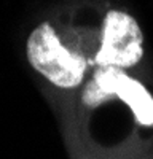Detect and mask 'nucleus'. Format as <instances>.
<instances>
[{
  "label": "nucleus",
  "instance_id": "obj_1",
  "mask_svg": "<svg viewBox=\"0 0 153 159\" xmlns=\"http://www.w3.org/2000/svg\"><path fill=\"white\" fill-rule=\"evenodd\" d=\"M26 54L32 69L56 88L75 89L83 83L88 61L80 52L64 46L48 22L32 30L26 45Z\"/></svg>",
  "mask_w": 153,
  "mask_h": 159
},
{
  "label": "nucleus",
  "instance_id": "obj_2",
  "mask_svg": "<svg viewBox=\"0 0 153 159\" xmlns=\"http://www.w3.org/2000/svg\"><path fill=\"white\" fill-rule=\"evenodd\" d=\"M112 97H118L131 110L136 123L153 126V96L139 81L117 67H99L81 92V102L88 108H97Z\"/></svg>",
  "mask_w": 153,
  "mask_h": 159
},
{
  "label": "nucleus",
  "instance_id": "obj_3",
  "mask_svg": "<svg viewBox=\"0 0 153 159\" xmlns=\"http://www.w3.org/2000/svg\"><path fill=\"white\" fill-rule=\"evenodd\" d=\"M144 35L139 24L128 13L112 10L102 27V40L94 62L99 67L131 69L144 56Z\"/></svg>",
  "mask_w": 153,
  "mask_h": 159
}]
</instances>
